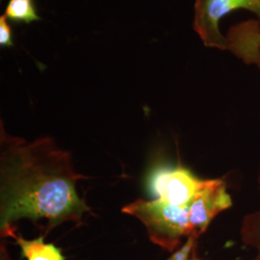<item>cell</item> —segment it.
<instances>
[{"mask_svg": "<svg viewBox=\"0 0 260 260\" xmlns=\"http://www.w3.org/2000/svg\"><path fill=\"white\" fill-rule=\"evenodd\" d=\"M71 154L49 137L33 141L10 135L0 124V234L13 238L15 223L47 220V233L57 225L82 224L91 211L77 190Z\"/></svg>", "mask_w": 260, "mask_h": 260, "instance_id": "6da1fadb", "label": "cell"}, {"mask_svg": "<svg viewBox=\"0 0 260 260\" xmlns=\"http://www.w3.org/2000/svg\"><path fill=\"white\" fill-rule=\"evenodd\" d=\"M137 218L147 230L149 240L168 251H176L184 237L192 235L189 206L172 205L161 200L137 199L121 208Z\"/></svg>", "mask_w": 260, "mask_h": 260, "instance_id": "7a4b0ae2", "label": "cell"}, {"mask_svg": "<svg viewBox=\"0 0 260 260\" xmlns=\"http://www.w3.org/2000/svg\"><path fill=\"white\" fill-rule=\"evenodd\" d=\"M238 9L250 11L256 16L258 23H248L247 34L253 47L260 48V0H196L194 29L205 47L230 49V40L222 34L220 22Z\"/></svg>", "mask_w": 260, "mask_h": 260, "instance_id": "3957f363", "label": "cell"}, {"mask_svg": "<svg viewBox=\"0 0 260 260\" xmlns=\"http://www.w3.org/2000/svg\"><path fill=\"white\" fill-rule=\"evenodd\" d=\"M205 180L180 164H157L149 171L146 187L154 199L172 205L189 206Z\"/></svg>", "mask_w": 260, "mask_h": 260, "instance_id": "277c9868", "label": "cell"}, {"mask_svg": "<svg viewBox=\"0 0 260 260\" xmlns=\"http://www.w3.org/2000/svg\"><path fill=\"white\" fill-rule=\"evenodd\" d=\"M232 205L233 200L224 180L221 178L205 179L204 185L189 205L192 234L200 237L206 232L214 218L231 208Z\"/></svg>", "mask_w": 260, "mask_h": 260, "instance_id": "5b68a950", "label": "cell"}, {"mask_svg": "<svg viewBox=\"0 0 260 260\" xmlns=\"http://www.w3.org/2000/svg\"><path fill=\"white\" fill-rule=\"evenodd\" d=\"M13 239L16 240L20 249L21 257L26 260H66L58 247L52 243L45 242L44 235L28 240L16 233Z\"/></svg>", "mask_w": 260, "mask_h": 260, "instance_id": "8992f818", "label": "cell"}, {"mask_svg": "<svg viewBox=\"0 0 260 260\" xmlns=\"http://www.w3.org/2000/svg\"><path fill=\"white\" fill-rule=\"evenodd\" d=\"M257 182L260 193V168ZM240 235L242 242L246 246L251 247L256 251L257 256L255 259L260 260V207L244 217L242 221Z\"/></svg>", "mask_w": 260, "mask_h": 260, "instance_id": "52a82bcc", "label": "cell"}, {"mask_svg": "<svg viewBox=\"0 0 260 260\" xmlns=\"http://www.w3.org/2000/svg\"><path fill=\"white\" fill-rule=\"evenodd\" d=\"M5 16L17 23H31L40 20L34 0H10Z\"/></svg>", "mask_w": 260, "mask_h": 260, "instance_id": "ba28073f", "label": "cell"}, {"mask_svg": "<svg viewBox=\"0 0 260 260\" xmlns=\"http://www.w3.org/2000/svg\"><path fill=\"white\" fill-rule=\"evenodd\" d=\"M199 237L197 235H190L179 249L166 260H192L197 257V244Z\"/></svg>", "mask_w": 260, "mask_h": 260, "instance_id": "9c48e42d", "label": "cell"}, {"mask_svg": "<svg viewBox=\"0 0 260 260\" xmlns=\"http://www.w3.org/2000/svg\"><path fill=\"white\" fill-rule=\"evenodd\" d=\"M0 46L2 47H11L14 46L12 28L7 22L5 15L0 17Z\"/></svg>", "mask_w": 260, "mask_h": 260, "instance_id": "30bf717a", "label": "cell"}, {"mask_svg": "<svg viewBox=\"0 0 260 260\" xmlns=\"http://www.w3.org/2000/svg\"><path fill=\"white\" fill-rule=\"evenodd\" d=\"M0 260H14L10 256L9 251L3 241H1L0 244Z\"/></svg>", "mask_w": 260, "mask_h": 260, "instance_id": "8fae6325", "label": "cell"}, {"mask_svg": "<svg viewBox=\"0 0 260 260\" xmlns=\"http://www.w3.org/2000/svg\"><path fill=\"white\" fill-rule=\"evenodd\" d=\"M192 260H199V259H198V256H197V257H195V258H194V259H192Z\"/></svg>", "mask_w": 260, "mask_h": 260, "instance_id": "7c38bea8", "label": "cell"}, {"mask_svg": "<svg viewBox=\"0 0 260 260\" xmlns=\"http://www.w3.org/2000/svg\"><path fill=\"white\" fill-rule=\"evenodd\" d=\"M254 260H257V259H254Z\"/></svg>", "mask_w": 260, "mask_h": 260, "instance_id": "4fadbf2b", "label": "cell"}]
</instances>
